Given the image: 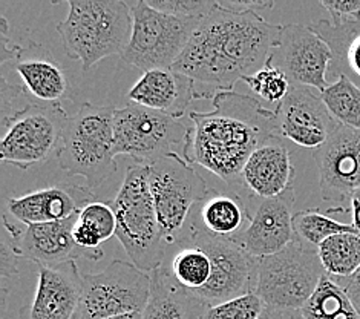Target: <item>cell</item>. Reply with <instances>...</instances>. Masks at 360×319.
I'll return each mask as SVG.
<instances>
[{"label":"cell","instance_id":"1","mask_svg":"<svg viewBox=\"0 0 360 319\" xmlns=\"http://www.w3.org/2000/svg\"><path fill=\"white\" fill-rule=\"evenodd\" d=\"M282 25L270 23L258 11L218 6L200 20L172 70L192 79L202 99L233 91L244 77L271 62Z\"/></svg>","mask_w":360,"mask_h":319},{"label":"cell","instance_id":"2","mask_svg":"<svg viewBox=\"0 0 360 319\" xmlns=\"http://www.w3.org/2000/svg\"><path fill=\"white\" fill-rule=\"evenodd\" d=\"M212 105V111L188 114L192 127L186 160L236 187L248 157L278 135L276 112L235 91L217 92Z\"/></svg>","mask_w":360,"mask_h":319},{"label":"cell","instance_id":"3","mask_svg":"<svg viewBox=\"0 0 360 319\" xmlns=\"http://www.w3.org/2000/svg\"><path fill=\"white\" fill-rule=\"evenodd\" d=\"M68 17L57 25L68 57L86 73L103 58L123 54L132 36L131 6L122 0H70Z\"/></svg>","mask_w":360,"mask_h":319},{"label":"cell","instance_id":"4","mask_svg":"<svg viewBox=\"0 0 360 319\" xmlns=\"http://www.w3.org/2000/svg\"><path fill=\"white\" fill-rule=\"evenodd\" d=\"M117 215V234L131 263L152 273L167 256V244L157 217L150 192L149 168H127L123 184L110 203Z\"/></svg>","mask_w":360,"mask_h":319},{"label":"cell","instance_id":"5","mask_svg":"<svg viewBox=\"0 0 360 319\" xmlns=\"http://www.w3.org/2000/svg\"><path fill=\"white\" fill-rule=\"evenodd\" d=\"M117 108L84 105L70 117L57 149L58 165L68 175L82 177L89 191L117 172L114 122Z\"/></svg>","mask_w":360,"mask_h":319},{"label":"cell","instance_id":"6","mask_svg":"<svg viewBox=\"0 0 360 319\" xmlns=\"http://www.w3.org/2000/svg\"><path fill=\"white\" fill-rule=\"evenodd\" d=\"M327 275L316 247L295 238L281 252L258 258L256 293L273 308H302Z\"/></svg>","mask_w":360,"mask_h":319},{"label":"cell","instance_id":"7","mask_svg":"<svg viewBox=\"0 0 360 319\" xmlns=\"http://www.w3.org/2000/svg\"><path fill=\"white\" fill-rule=\"evenodd\" d=\"M191 127L178 118L129 103L117 109L114 122V152L129 155L135 165L150 166L169 155L186 158Z\"/></svg>","mask_w":360,"mask_h":319},{"label":"cell","instance_id":"8","mask_svg":"<svg viewBox=\"0 0 360 319\" xmlns=\"http://www.w3.org/2000/svg\"><path fill=\"white\" fill-rule=\"evenodd\" d=\"M132 36L122 58L127 65L149 73L172 70L201 19H179L153 10L140 0L131 6Z\"/></svg>","mask_w":360,"mask_h":319},{"label":"cell","instance_id":"9","mask_svg":"<svg viewBox=\"0 0 360 319\" xmlns=\"http://www.w3.org/2000/svg\"><path fill=\"white\" fill-rule=\"evenodd\" d=\"M181 239L205 250L212 261L207 286L195 295H187L196 304L207 308L256 292L258 258L248 255L236 241L212 235L188 220Z\"/></svg>","mask_w":360,"mask_h":319},{"label":"cell","instance_id":"10","mask_svg":"<svg viewBox=\"0 0 360 319\" xmlns=\"http://www.w3.org/2000/svg\"><path fill=\"white\" fill-rule=\"evenodd\" d=\"M68 114L60 103L32 100L2 118L0 155L6 165L27 170L45 161L62 142Z\"/></svg>","mask_w":360,"mask_h":319},{"label":"cell","instance_id":"11","mask_svg":"<svg viewBox=\"0 0 360 319\" xmlns=\"http://www.w3.org/2000/svg\"><path fill=\"white\" fill-rule=\"evenodd\" d=\"M150 192L167 247L181 238L188 215L207 196L210 189L183 155L174 154L152 163Z\"/></svg>","mask_w":360,"mask_h":319},{"label":"cell","instance_id":"12","mask_svg":"<svg viewBox=\"0 0 360 319\" xmlns=\"http://www.w3.org/2000/svg\"><path fill=\"white\" fill-rule=\"evenodd\" d=\"M83 298L74 319H106L144 312L150 296V273L115 260L105 270L83 275Z\"/></svg>","mask_w":360,"mask_h":319},{"label":"cell","instance_id":"13","mask_svg":"<svg viewBox=\"0 0 360 319\" xmlns=\"http://www.w3.org/2000/svg\"><path fill=\"white\" fill-rule=\"evenodd\" d=\"M331 60L330 46L316 32L304 25L291 23L282 27L271 63L287 75L291 86H305L322 92L330 86L327 74Z\"/></svg>","mask_w":360,"mask_h":319},{"label":"cell","instance_id":"14","mask_svg":"<svg viewBox=\"0 0 360 319\" xmlns=\"http://www.w3.org/2000/svg\"><path fill=\"white\" fill-rule=\"evenodd\" d=\"M323 201L345 203L360 189V131L338 123L330 139L313 151Z\"/></svg>","mask_w":360,"mask_h":319},{"label":"cell","instance_id":"15","mask_svg":"<svg viewBox=\"0 0 360 319\" xmlns=\"http://www.w3.org/2000/svg\"><path fill=\"white\" fill-rule=\"evenodd\" d=\"M278 137L307 149H319L327 143L338 122L321 97L305 86H291L288 96L274 109Z\"/></svg>","mask_w":360,"mask_h":319},{"label":"cell","instance_id":"16","mask_svg":"<svg viewBox=\"0 0 360 319\" xmlns=\"http://www.w3.org/2000/svg\"><path fill=\"white\" fill-rule=\"evenodd\" d=\"M77 218L79 213L63 221L19 227L4 215V226L10 234L11 247L17 255L37 265L51 267L75 261L79 258L89 260V255L77 247L72 239V229Z\"/></svg>","mask_w":360,"mask_h":319},{"label":"cell","instance_id":"17","mask_svg":"<svg viewBox=\"0 0 360 319\" xmlns=\"http://www.w3.org/2000/svg\"><path fill=\"white\" fill-rule=\"evenodd\" d=\"M252 221L233 241L253 258L270 256L284 250L296 238L293 229L295 189L269 200H253Z\"/></svg>","mask_w":360,"mask_h":319},{"label":"cell","instance_id":"18","mask_svg":"<svg viewBox=\"0 0 360 319\" xmlns=\"http://www.w3.org/2000/svg\"><path fill=\"white\" fill-rule=\"evenodd\" d=\"M83 284L75 261L39 265L36 295L22 307L20 319H74L82 304Z\"/></svg>","mask_w":360,"mask_h":319},{"label":"cell","instance_id":"19","mask_svg":"<svg viewBox=\"0 0 360 319\" xmlns=\"http://www.w3.org/2000/svg\"><path fill=\"white\" fill-rule=\"evenodd\" d=\"M293 178L291 154L281 137L274 135L248 157L236 187L241 189L239 195L248 200H269L293 187Z\"/></svg>","mask_w":360,"mask_h":319},{"label":"cell","instance_id":"20","mask_svg":"<svg viewBox=\"0 0 360 319\" xmlns=\"http://www.w3.org/2000/svg\"><path fill=\"white\" fill-rule=\"evenodd\" d=\"M127 99L135 105L179 120L193 100L202 99V94L187 75L174 70H155L141 75L127 92Z\"/></svg>","mask_w":360,"mask_h":319},{"label":"cell","instance_id":"21","mask_svg":"<svg viewBox=\"0 0 360 319\" xmlns=\"http://www.w3.org/2000/svg\"><path fill=\"white\" fill-rule=\"evenodd\" d=\"M91 200H94V195L89 189L53 186L20 196H11L8 200V209L17 221L31 226L71 218Z\"/></svg>","mask_w":360,"mask_h":319},{"label":"cell","instance_id":"22","mask_svg":"<svg viewBox=\"0 0 360 319\" xmlns=\"http://www.w3.org/2000/svg\"><path fill=\"white\" fill-rule=\"evenodd\" d=\"M11 68L19 74L25 91L34 100L44 103L72 100L74 92L65 71L40 45L30 42V48H22Z\"/></svg>","mask_w":360,"mask_h":319},{"label":"cell","instance_id":"23","mask_svg":"<svg viewBox=\"0 0 360 319\" xmlns=\"http://www.w3.org/2000/svg\"><path fill=\"white\" fill-rule=\"evenodd\" d=\"M188 221L215 237L235 239L250 224L252 209L243 195L210 189L188 215Z\"/></svg>","mask_w":360,"mask_h":319},{"label":"cell","instance_id":"24","mask_svg":"<svg viewBox=\"0 0 360 319\" xmlns=\"http://www.w3.org/2000/svg\"><path fill=\"white\" fill-rule=\"evenodd\" d=\"M204 308L188 298L170 277L167 267L150 273V296L143 319H200Z\"/></svg>","mask_w":360,"mask_h":319},{"label":"cell","instance_id":"25","mask_svg":"<svg viewBox=\"0 0 360 319\" xmlns=\"http://www.w3.org/2000/svg\"><path fill=\"white\" fill-rule=\"evenodd\" d=\"M170 249H175V252L169 263L162 265L167 267L176 286L186 295H195L207 286L212 277V261L207 252L183 239Z\"/></svg>","mask_w":360,"mask_h":319},{"label":"cell","instance_id":"26","mask_svg":"<svg viewBox=\"0 0 360 319\" xmlns=\"http://www.w3.org/2000/svg\"><path fill=\"white\" fill-rule=\"evenodd\" d=\"M301 310L307 319H360L345 290L328 275L322 278L313 296Z\"/></svg>","mask_w":360,"mask_h":319},{"label":"cell","instance_id":"27","mask_svg":"<svg viewBox=\"0 0 360 319\" xmlns=\"http://www.w3.org/2000/svg\"><path fill=\"white\" fill-rule=\"evenodd\" d=\"M321 263L331 278H347L360 269V235L339 234L317 247Z\"/></svg>","mask_w":360,"mask_h":319},{"label":"cell","instance_id":"28","mask_svg":"<svg viewBox=\"0 0 360 319\" xmlns=\"http://www.w3.org/2000/svg\"><path fill=\"white\" fill-rule=\"evenodd\" d=\"M330 114L338 123L360 131V88L347 77L340 75L321 92Z\"/></svg>","mask_w":360,"mask_h":319},{"label":"cell","instance_id":"29","mask_svg":"<svg viewBox=\"0 0 360 319\" xmlns=\"http://www.w3.org/2000/svg\"><path fill=\"white\" fill-rule=\"evenodd\" d=\"M293 229L296 238L316 249L319 247L325 239H328L334 235L357 234L353 224L340 223L317 209H304L295 212Z\"/></svg>","mask_w":360,"mask_h":319},{"label":"cell","instance_id":"30","mask_svg":"<svg viewBox=\"0 0 360 319\" xmlns=\"http://www.w3.org/2000/svg\"><path fill=\"white\" fill-rule=\"evenodd\" d=\"M243 82L252 89L256 97L274 103L276 106L284 101L291 89V83L287 79V75L271 62L253 75L244 77Z\"/></svg>","mask_w":360,"mask_h":319},{"label":"cell","instance_id":"31","mask_svg":"<svg viewBox=\"0 0 360 319\" xmlns=\"http://www.w3.org/2000/svg\"><path fill=\"white\" fill-rule=\"evenodd\" d=\"M265 307L261 296L253 292L204 308L200 319H261Z\"/></svg>","mask_w":360,"mask_h":319},{"label":"cell","instance_id":"32","mask_svg":"<svg viewBox=\"0 0 360 319\" xmlns=\"http://www.w3.org/2000/svg\"><path fill=\"white\" fill-rule=\"evenodd\" d=\"M79 221L96 232L103 243L117 234V215L110 203L88 201L79 212Z\"/></svg>","mask_w":360,"mask_h":319},{"label":"cell","instance_id":"33","mask_svg":"<svg viewBox=\"0 0 360 319\" xmlns=\"http://www.w3.org/2000/svg\"><path fill=\"white\" fill-rule=\"evenodd\" d=\"M146 2L153 10L179 19H204L218 6L215 0H146Z\"/></svg>","mask_w":360,"mask_h":319},{"label":"cell","instance_id":"34","mask_svg":"<svg viewBox=\"0 0 360 319\" xmlns=\"http://www.w3.org/2000/svg\"><path fill=\"white\" fill-rule=\"evenodd\" d=\"M321 5L330 13L333 22L357 19L360 15V0H321Z\"/></svg>","mask_w":360,"mask_h":319},{"label":"cell","instance_id":"35","mask_svg":"<svg viewBox=\"0 0 360 319\" xmlns=\"http://www.w3.org/2000/svg\"><path fill=\"white\" fill-rule=\"evenodd\" d=\"M0 273H2V282H4V289H2V293H4V304H5V298H6V280L8 278H13L14 275H17V260H19V255H17L11 244H8L6 241H4L2 246H0Z\"/></svg>","mask_w":360,"mask_h":319},{"label":"cell","instance_id":"36","mask_svg":"<svg viewBox=\"0 0 360 319\" xmlns=\"http://www.w3.org/2000/svg\"><path fill=\"white\" fill-rule=\"evenodd\" d=\"M331 278V277H330ZM334 282L345 290L351 303L356 307L360 315V269L347 278H331Z\"/></svg>","mask_w":360,"mask_h":319},{"label":"cell","instance_id":"37","mask_svg":"<svg viewBox=\"0 0 360 319\" xmlns=\"http://www.w3.org/2000/svg\"><path fill=\"white\" fill-rule=\"evenodd\" d=\"M222 6L230 8V10L236 11H258L261 10H270L273 8V2H264V0H226V2H219Z\"/></svg>","mask_w":360,"mask_h":319},{"label":"cell","instance_id":"38","mask_svg":"<svg viewBox=\"0 0 360 319\" xmlns=\"http://www.w3.org/2000/svg\"><path fill=\"white\" fill-rule=\"evenodd\" d=\"M261 319H307L301 308H273L265 307Z\"/></svg>","mask_w":360,"mask_h":319},{"label":"cell","instance_id":"39","mask_svg":"<svg viewBox=\"0 0 360 319\" xmlns=\"http://www.w3.org/2000/svg\"><path fill=\"white\" fill-rule=\"evenodd\" d=\"M349 204H351V215H353V226L357 230V234L360 235V189L351 195Z\"/></svg>","mask_w":360,"mask_h":319},{"label":"cell","instance_id":"40","mask_svg":"<svg viewBox=\"0 0 360 319\" xmlns=\"http://www.w3.org/2000/svg\"><path fill=\"white\" fill-rule=\"evenodd\" d=\"M106 319H143V312H135V313H126V315H118Z\"/></svg>","mask_w":360,"mask_h":319}]
</instances>
